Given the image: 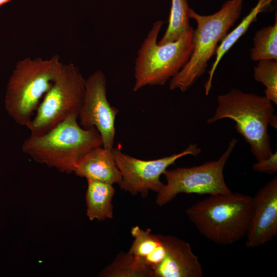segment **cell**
<instances>
[{
	"instance_id": "1",
	"label": "cell",
	"mask_w": 277,
	"mask_h": 277,
	"mask_svg": "<svg viewBox=\"0 0 277 277\" xmlns=\"http://www.w3.org/2000/svg\"><path fill=\"white\" fill-rule=\"evenodd\" d=\"M77 115H71L48 132L30 136L22 151L35 161L67 173L74 172L81 159L91 150L103 146L98 130L82 128Z\"/></svg>"
},
{
	"instance_id": "2",
	"label": "cell",
	"mask_w": 277,
	"mask_h": 277,
	"mask_svg": "<svg viewBox=\"0 0 277 277\" xmlns=\"http://www.w3.org/2000/svg\"><path fill=\"white\" fill-rule=\"evenodd\" d=\"M253 209V198L239 192L210 195L186 210L200 233L220 245H230L246 236Z\"/></svg>"
},
{
	"instance_id": "3",
	"label": "cell",
	"mask_w": 277,
	"mask_h": 277,
	"mask_svg": "<svg viewBox=\"0 0 277 277\" xmlns=\"http://www.w3.org/2000/svg\"><path fill=\"white\" fill-rule=\"evenodd\" d=\"M243 1L228 0L218 11L207 15H200L190 9V17L196 23L192 33V53L185 66L170 80V90L185 92L204 74L219 44L240 17Z\"/></svg>"
},
{
	"instance_id": "4",
	"label": "cell",
	"mask_w": 277,
	"mask_h": 277,
	"mask_svg": "<svg viewBox=\"0 0 277 277\" xmlns=\"http://www.w3.org/2000/svg\"><path fill=\"white\" fill-rule=\"evenodd\" d=\"M214 115L207 120L212 124L223 118L235 122V128L249 145L257 161L268 158L273 153L268 127L274 109L265 96L232 89L217 97Z\"/></svg>"
},
{
	"instance_id": "5",
	"label": "cell",
	"mask_w": 277,
	"mask_h": 277,
	"mask_svg": "<svg viewBox=\"0 0 277 277\" xmlns=\"http://www.w3.org/2000/svg\"><path fill=\"white\" fill-rule=\"evenodd\" d=\"M63 65L56 54L48 59L25 57L16 63L5 99L6 110L15 123L27 126Z\"/></svg>"
},
{
	"instance_id": "6",
	"label": "cell",
	"mask_w": 277,
	"mask_h": 277,
	"mask_svg": "<svg viewBox=\"0 0 277 277\" xmlns=\"http://www.w3.org/2000/svg\"><path fill=\"white\" fill-rule=\"evenodd\" d=\"M164 22L153 23L137 52L135 61L133 90L146 86L164 85L189 60L192 50L193 28L173 42L157 43Z\"/></svg>"
},
{
	"instance_id": "7",
	"label": "cell",
	"mask_w": 277,
	"mask_h": 277,
	"mask_svg": "<svg viewBox=\"0 0 277 277\" xmlns=\"http://www.w3.org/2000/svg\"><path fill=\"white\" fill-rule=\"evenodd\" d=\"M85 82L75 65L64 64L39 104L35 115L26 126L30 136L44 134L71 115L78 116L84 98Z\"/></svg>"
},
{
	"instance_id": "8",
	"label": "cell",
	"mask_w": 277,
	"mask_h": 277,
	"mask_svg": "<svg viewBox=\"0 0 277 277\" xmlns=\"http://www.w3.org/2000/svg\"><path fill=\"white\" fill-rule=\"evenodd\" d=\"M237 142V139L232 138L217 160L191 167L167 169L163 174L166 184L157 193L155 202L157 205H165L180 193L213 195L231 193L225 183L223 171Z\"/></svg>"
},
{
	"instance_id": "9",
	"label": "cell",
	"mask_w": 277,
	"mask_h": 277,
	"mask_svg": "<svg viewBox=\"0 0 277 277\" xmlns=\"http://www.w3.org/2000/svg\"><path fill=\"white\" fill-rule=\"evenodd\" d=\"M201 152L197 144H190L178 153L155 160H143L122 152L118 147H113L114 159L122 175L120 187L133 195L140 193L143 197L146 196L150 190L157 193L164 184L160 177L169 166L183 156H197Z\"/></svg>"
},
{
	"instance_id": "10",
	"label": "cell",
	"mask_w": 277,
	"mask_h": 277,
	"mask_svg": "<svg viewBox=\"0 0 277 277\" xmlns=\"http://www.w3.org/2000/svg\"><path fill=\"white\" fill-rule=\"evenodd\" d=\"M118 112L108 100L105 75L96 70L86 80L84 98L78 115L80 125L85 129L95 127L101 136L103 147L112 150Z\"/></svg>"
},
{
	"instance_id": "11",
	"label": "cell",
	"mask_w": 277,
	"mask_h": 277,
	"mask_svg": "<svg viewBox=\"0 0 277 277\" xmlns=\"http://www.w3.org/2000/svg\"><path fill=\"white\" fill-rule=\"evenodd\" d=\"M253 209L246 234L247 247L260 246L277 234V177L274 176L255 194Z\"/></svg>"
},
{
	"instance_id": "12",
	"label": "cell",
	"mask_w": 277,
	"mask_h": 277,
	"mask_svg": "<svg viewBox=\"0 0 277 277\" xmlns=\"http://www.w3.org/2000/svg\"><path fill=\"white\" fill-rule=\"evenodd\" d=\"M160 236L166 252L163 262L153 270L154 277H202V265L190 245L170 235Z\"/></svg>"
},
{
	"instance_id": "13",
	"label": "cell",
	"mask_w": 277,
	"mask_h": 277,
	"mask_svg": "<svg viewBox=\"0 0 277 277\" xmlns=\"http://www.w3.org/2000/svg\"><path fill=\"white\" fill-rule=\"evenodd\" d=\"M73 173L87 180L111 185L119 184L122 179L112 150L106 149L103 146L97 147L84 155L78 163Z\"/></svg>"
},
{
	"instance_id": "14",
	"label": "cell",
	"mask_w": 277,
	"mask_h": 277,
	"mask_svg": "<svg viewBox=\"0 0 277 277\" xmlns=\"http://www.w3.org/2000/svg\"><path fill=\"white\" fill-rule=\"evenodd\" d=\"M134 239L128 251L141 259L145 264L150 267L157 266L163 260L165 253V246L160 234H153L150 229H141L135 226L131 229Z\"/></svg>"
},
{
	"instance_id": "15",
	"label": "cell",
	"mask_w": 277,
	"mask_h": 277,
	"mask_svg": "<svg viewBox=\"0 0 277 277\" xmlns=\"http://www.w3.org/2000/svg\"><path fill=\"white\" fill-rule=\"evenodd\" d=\"M86 214L90 221H103L113 217L112 199L115 190L113 185L87 180Z\"/></svg>"
},
{
	"instance_id": "16",
	"label": "cell",
	"mask_w": 277,
	"mask_h": 277,
	"mask_svg": "<svg viewBox=\"0 0 277 277\" xmlns=\"http://www.w3.org/2000/svg\"><path fill=\"white\" fill-rule=\"evenodd\" d=\"M275 0H259L257 4L249 14L243 19L237 27L228 33L220 43L216 51L215 60L208 71V79L204 84L206 95H207L209 93L214 72L223 56L246 32L250 25L256 21L258 15L269 6Z\"/></svg>"
},
{
	"instance_id": "17",
	"label": "cell",
	"mask_w": 277,
	"mask_h": 277,
	"mask_svg": "<svg viewBox=\"0 0 277 277\" xmlns=\"http://www.w3.org/2000/svg\"><path fill=\"white\" fill-rule=\"evenodd\" d=\"M101 277H154L152 270L129 251H120L99 273Z\"/></svg>"
},
{
	"instance_id": "18",
	"label": "cell",
	"mask_w": 277,
	"mask_h": 277,
	"mask_svg": "<svg viewBox=\"0 0 277 277\" xmlns=\"http://www.w3.org/2000/svg\"><path fill=\"white\" fill-rule=\"evenodd\" d=\"M190 9L187 0H171L168 25L159 44L176 41L192 29L190 25Z\"/></svg>"
},
{
	"instance_id": "19",
	"label": "cell",
	"mask_w": 277,
	"mask_h": 277,
	"mask_svg": "<svg viewBox=\"0 0 277 277\" xmlns=\"http://www.w3.org/2000/svg\"><path fill=\"white\" fill-rule=\"evenodd\" d=\"M253 46L250 50L252 61L277 60V17L272 25L263 27L254 34Z\"/></svg>"
},
{
	"instance_id": "20",
	"label": "cell",
	"mask_w": 277,
	"mask_h": 277,
	"mask_svg": "<svg viewBox=\"0 0 277 277\" xmlns=\"http://www.w3.org/2000/svg\"><path fill=\"white\" fill-rule=\"evenodd\" d=\"M255 81L265 87V96L277 105V60H264L258 61L253 68Z\"/></svg>"
},
{
	"instance_id": "21",
	"label": "cell",
	"mask_w": 277,
	"mask_h": 277,
	"mask_svg": "<svg viewBox=\"0 0 277 277\" xmlns=\"http://www.w3.org/2000/svg\"><path fill=\"white\" fill-rule=\"evenodd\" d=\"M259 172L272 174L277 172V152H273L267 159L258 161L252 166Z\"/></svg>"
},
{
	"instance_id": "22",
	"label": "cell",
	"mask_w": 277,
	"mask_h": 277,
	"mask_svg": "<svg viewBox=\"0 0 277 277\" xmlns=\"http://www.w3.org/2000/svg\"><path fill=\"white\" fill-rule=\"evenodd\" d=\"M276 119H277L276 116L274 114L271 120L270 125H271V126L274 128H275V129L276 128V124H277Z\"/></svg>"
},
{
	"instance_id": "23",
	"label": "cell",
	"mask_w": 277,
	"mask_h": 277,
	"mask_svg": "<svg viewBox=\"0 0 277 277\" xmlns=\"http://www.w3.org/2000/svg\"><path fill=\"white\" fill-rule=\"evenodd\" d=\"M11 0H0V6L10 2Z\"/></svg>"
}]
</instances>
